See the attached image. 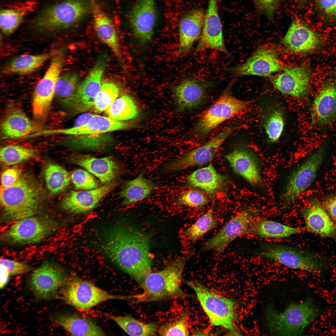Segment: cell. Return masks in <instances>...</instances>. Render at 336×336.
Returning a JSON list of instances; mask_svg holds the SVG:
<instances>
[{
    "label": "cell",
    "instance_id": "obj_37",
    "mask_svg": "<svg viewBox=\"0 0 336 336\" xmlns=\"http://www.w3.org/2000/svg\"><path fill=\"white\" fill-rule=\"evenodd\" d=\"M107 315L130 335L149 336L157 335L158 329L157 324L154 322L143 323L128 315Z\"/></svg>",
    "mask_w": 336,
    "mask_h": 336
},
{
    "label": "cell",
    "instance_id": "obj_3",
    "mask_svg": "<svg viewBox=\"0 0 336 336\" xmlns=\"http://www.w3.org/2000/svg\"><path fill=\"white\" fill-rule=\"evenodd\" d=\"M42 202V191L37 183L30 177H20L13 185L1 189L2 219L11 222L35 215Z\"/></svg>",
    "mask_w": 336,
    "mask_h": 336
},
{
    "label": "cell",
    "instance_id": "obj_13",
    "mask_svg": "<svg viewBox=\"0 0 336 336\" xmlns=\"http://www.w3.org/2000/svg\"><path fill=\"white\" fill-rule=\"evenodd\" d=\"M256 217L251 209H242L230 218L202 245L200 251H212L219 256L237 238L249 235L252 222Z\"/></svg>",
    "mask_w": 336,
    "mask_h": 336
},
{
    "label": "cell",
    "instance_id": "obj_14",
    "mask_svg": "<svg viewBox=\"0 0 336 336\" xmlns=\"http://www.w3.org/2000/svg\"><path fill=\"white\" fill-rule=\"evenodd\" d=\"M61 297L66 303L82 310L107 300L125 299V296L110 293L90 282L78 278L67 283L61 291Z\"/></svg>",
    "mask_w": 336,
    "mask_h": 336
},
{
    "label": "cell",
    "instance_id": "obj_6",
    "mask_svg": "<svg viewBox=\"0 0 336 336\" xmlns=\"http://www.w3.org/2000/svg\"><path fill=\"white\" fill-rule=\"evenodd\" d=\"M187 283L195 292L212 325L226 329L233 335H241L235 324L237 310L233 300L217 293L199 282L191 281Z\"/></svg>",
    "mask_w": 336,
    "mask_h": 336
},
{
    "label": "cell",
    "instance_id": "obj_12",
    "mask_svg": "<svg viewBox=\"0 0 336 336\" xmlns=\"http://www.w3.org/2000/svg\"><path fill=\"white\" fill-rule=\"evenodd\" d=\"M236 124L222 130L208 141L165 163L161 170L165 173H173L210 162L226 139L234 132Z\"/></svg>",
    "mask_w": 336,
    "mask_h": 336
},
{
    "label": "cell",
    "instance_id": "obj_16",
    "mask_svg": "<svg viewBox=\"0 0 336 336\" xmlns=\"http://www.w3.org/2000/svg\"><path fill=\"white\" fill-rule=\"evenodd\" d=\"M224 156L236 173L253 186L261 188L264 187L259 160L249 148L242 145L237 146Z\"/></svg>",
    "mask_w": 336,
    "mask_h": 336
},
{
    "label": "cell",
    "instance_id": "obj_17",
    "mask_svg": "<svg viewBox=\"0 0 336 336\" xmlns=\"http://www.w3.org/2000/svg\"><path fill=\"white\" fill-rule=\"evenodd\" d=\"M310 72L308 67H287L271 78L277 90L284 94L301 99L307 95L309 87Z\"/></svg>",
    "mask_w": 336,
    "mask_h": 336
},
{
    "label": "cell",
    "instance_id": "obj_30",
    "mask_svg": "<svg viewBox=\"0 0 336 336\" xmlns=\"http://www.w3.org/2000/svg\"><path fill=\"white\" fill-rule=\"evenodd\" d=\"M55 322L70 334L75 336H104L105 333L94 321L77 313L57 314Z\"/></svg>",
    "mask_w": 336,
    "mask_h": 336
},
{
    "label": "cell",
    "instance_id": "obj_21",
    "mask_svg": "<svg viewBox=\"0 0 336 336\" xmlns=\"http://www.w3.org/2000/svg\"><path fill=\"white\" fill-rule=\"evenodd\" d=\"M155 0H136L129 21L135 36L142 44L148 43L153 33L156 11Z\"/></svg>",
    "mask_w": 336,
    "mask_h": 336
},
{
    "label": "cell",
    "instance_id": "obj_50",
    "mask_svg": "<svg viewBox=\"0 0 336 336\" xmlns=\"http://www.w3.org/2000/svg\"><path fill=\"white\" fill-rule=\"evenodd\" d=\"M20 175V171L17 168H12L5 170L1 176L2 188H7L13 185L19 179Z\"/></svg>",
    "mask_w": 336,
    "mask_h": 336
},
{
    "label": "cell",
    "instance_id": "obj_55",
    "mask_svg": "<svg viewBox=\"0 0 336 336\" xmlns=\"http://www.w3.org/2000/svg\"><path fill=\"white\" fill-rule=\"evenodd\" d=\"M1 268L0 287L2 289L7 283L10 276L3 268L1 267Z\"/></svg>",
    "mask_w": 336,
    "mask_h": 336
},
{
    "label": "cell",
    "instance_id": "obj_11",
    "mask_svg": "<svg viewBox=\"0 0 336 336\" xmlns=\"http://www.w3.org/2000/svg\"><path fill=\"white\" fill-rule=\"evenodd\" d=\"M60 224L45 216H34L17 221L2 235L4 243L23 245L39 242L56 231Z\"/></svg>",
    "mask_w": 336,
    "mask_h": 336
},
{
    "label": "cell",
    "instance_id": "obj_9",
    "mask_svg": "<svg viewBox=\"0 0 336 336\" xmlns=\"http://www.w3.org/2000/svg\"><path fill=\"white\" fill-rule=\"evenodd\" d=\"M328 146L326 140L292 171L281 197L284 203H294L313 183L325 159Z\"/></svg>",
    "mask_w": 336,
    "mask_h": 336
},
{
    "label": "cell",
    "instance_id": "obj_7",
    "mask_svg": "<svg viewBox=\"0 0 336 336\" xmlns=\"http://www.w3.org/2000/svg\"><path fill=\"white\" fill-rule=\"evenodd\" d=\"M258 254L267 259L290 268L319 274L326 266V260L319 255L296 247L277 243L260 245Z\"/></svg>",
    "mask_w": 336,
    "mask_h": 336
},
{
    "label": "cell",
    "instance_id": "obj_10",
    "mask_svg": "<svg viewBox=\"0 0 336 336\" xmlns=\"http://www.w3.org/2000/svg\"><path fill=\"white\" fill-rule=\"evenodd\" d=\"M65 61L62 50H57L51 57L49 66L36 85L33 93L32 110L34 120L43 124L47 120L55 97L56 82L60 75Z\"/></svg>",
    "mask_w": 336,
    "mask_h": 336
},
{
    "label": "cell",
    "instance_id": "obj_42",
    "mask_svg": "<svg viewBox=\"0 0 336 336\" xmlns=\"http://www.w3.org/2000/svg\"><path fill=\"white\" fill-rule=\"evenodd\" d=\"M45 180L50 193L55 194L64 190L69 184V178L67 171L58 165L50 164L44 171Z\"/></svg>",
    "mask_w": 336,
    "mask_h": 336
},
{
    "label": "cell",
    "instance_id": "obj_20",
    "mask_svg": "<svg viewBox=\"0 0 336 336\" xmlns=\"http://www.w3.org/2000/svg\"><path fill=\"white\" fill-rule=\"evenodd\" d=\"M282 68L276 53L271 49H263L256 51L244 63L227 70L236 77L250 75L267 76Z\"/></svg>",
    "mask_w": 336,
    "mask_h": 336
},
{
    "label": "cell",
    "instance_id": "obj_34",
    "mask_svg": "<svg viewBox=\"0 0 336 336\" xmlns=\"http://www.w3.org/2000/svg\"><path fill=\"white\" fill-rule=\"evenodd\" d=\"M159 187L142 172L137 178L125 183L119 193V197L123 199L124 205H131L146 198Z\"/></svg>",
    "mask_w": 336,
    "mask_h": 336
},
{
    "label": "cell",
    "instance_id": "obj_54",
    "mask_svg": "<svg viewBox=\"0 0 336 336\" xmlns=\"http://www.w3.org/2000/svg\"><path fill=\"white\" fill-rule=\"evenodd\" d=\"M94 114L90 113H85L80 115L75 121L73 127H78L85 124Z\"/></svg>",
    "mask_w": 336,
    "mask_h": 336
},
{
    "label": "cell",
    "instance_id": "obj_15",
    "mask_svg": "<svg viewBox=\"0 0 336 336\" xmlns=\"http://www.w3.org/2000/svg\"><path fill=\"white\" fill-rule=\"evenodd\" d=\"M65 280L62 269L56 264L46 261L33 272L29 285L37 298L48 299L56 295Z\"/></svg>",
    "mask_w": 336,
    "mask_h": 336
},
{
    "label": "cell",
    "instance_id": "obj_51",
    "mask_svg": "<svg viewBox=\"0 0 336 336\" xmlns=\"http://www.w3.org/2000/svg\"><path fill=\"white\" fill-rule=\"evenodd\" d=\"M320 8L328 16L336 17V0H317Z\"/></svg>",
    "mask_w": 336,
    "mask_h": 336
},
{
    "label": "cell",
    "instance_id": "obj_52",
    "mask_svg": "<svg viewBox=\"0 0 336 336\" xmlns=\"http://www.w3.org/2000/svg\"><path fill=\"white\" fill-rule=\"evenodd\" d=\"M323 203L324 208L331 218L336 221V194L325 197Z\"/></svg>",
    "mask_w": 336,
    "mask_h": 336
},
{
    "label": "cell",
    "instance_id": "obj_27",
    "mask_svg": "<svg viewBox=\"0 0 336 336\" xmlns=\"http://www.w3.org/2000/svg\"><path fill=\"white\" fill-rule=\"evenodd\" d=\"M205 15L202 9L195 8L187 12L180 19L179 25V55L189 50L194 43L199 39Z\"/></svg>",
    "mask_w": 336,
    "mask_h": 336
},
{
    "label": "cell",
    "instance_id": "obj_29",
    "mask_svg": "<svg viewBox=\"0 0 336 336\" xmlns=\"http://www.w3.org/2000/svg\"><path fill=\"white\" fill-rule=\"evenodd\" d=\"M90 1L94 27L98 37L110 49L117 58L121 59L118 35L113 22L95 0Z\"/></svg>",
    "mask_w": 336,
    "mask_h": 336
},
{
    "label": "cell",
    "instance_id": "obj_4",
    "mask_svg": "<svg viewBox=\"0 0 336 336\" xmlns=\"http://www.w3.org/2000/svg\"><path fill=\"white\" fill-rule=\"evenodd\" d=\"M320 314L311 299L289 305L281 312L276 311L271 304L267 306V327L272 335L299 336Z\"/></svg>",
    "mask_w": 336,
    "mask_h": 336
},
{
    "label": "cell",
    "instance_id": "obj_1",
    "mask_svg": "<svg viewBox=\"0 0 336 336\" xmlns=\"http://www.w3.org/2000/svg\"><path fill=\"white\" fill-rule=\"evenodd\" d=\"M100 246L114 264L139 283L152 272L149 237L133 226L114 225L102 235Z\"/></svg>",
    "mask_w": 336,
    "mask_h": 336
},
{
    "label": "cell",
    "instance_id": "obj_8",
    "mask_svg": "<svg viewBox=\"0 0 336 336\" xmlns=\"http://www.w3.org/2000/svg\"><path fill=\"white\" fill-rule=\"evenodd\" d=\"M91 9L90 0H64L43 9L35 18L34 25L42 31L61 30L79 22Z\"/></svg>",
    "mask_w": 336,
    "mask_h": 336
},
{
    "label": "cell",
    "instance_id": "obj_33",
    "mask_svg": "<svg viewBox=\"0 0 336 336\" xmlns=\"http://www.w3.org/2000/svg\"><path fill=\"white\" fill-rule=\"evenodd\" d=\"M304 229V228L292 227L256 217L251 224L249 235L263 238H283L300 233Z\"/></svg>",
    "mask_w": 336,
    "mask_h": 336
},
{
    "label": "cell",
    "instance_id": "obj_23",
    "mask_svg": "<svg viewBox=\"0 0 336 336\" xmlns=\"http://www.w3.org/2000/svg\"><path fill=\"white\" fill-rule=\"evenodd\" d=\"M41 125L30 119L19 106L10 104L7 108L1 124L3 139L26 136L41 129Z\"/></svg>",
    "mask_w": 336,
    "mask_h": 336
},
{
    "label": "cell",
    "instance_id": "obj_22",
    "mask_svg": "<svg viewBox=\"0 0 336 336\" xmlns=\"http://www.w3.org/2000/svg\"><path fill=\"white\" fill-rule=\"evenodd\" d=\"M212 85L209 82L196 78H189L180 83L173 90L177 110L181 112L200 106L206 98Z\"/></svg>",
    "mask_w": 336,
    "mask_h": 336
},
{
    "label": "cell",
    "instance_id": "obj_31",
    "mask_svg": "<svg viewBox=\"0 0 336 336\" xmlns=\"http://www.w3.org/2000/svg\"><path fill=\"white\" fill-rule=\"evenodd\" d=\"M226 176L219 174L212 163L198 169L185 177L186 184L198 188L210 196H213L226 183Z\"/></svg>",
    "mask_w": 336,
    "mask_h": 336
},
{
    "label": "cell",
    "instance_id": "obj_25",
    "mask_svg": "<svg viewBox=\"0 0 336 336\" xmlns=\"http://www.w3.org/2000/svg\"><path fill=\"white\" fill-rule=\"evenodd\" d=\"M117 182L111 181L97 188L85 191H72L62 200L61 206L71 213H83L95 208L100 199L117 185Z\"/></svg>",
    "mask_w": 336,
    "mask_h": 336
},
{
    "label": "cell",
    "instance_id": "obj_5",
    "mask_svg": "<svg viewBox=\"0 0 336 336\" xmlns=\"http://www.w3.org/2000/svg\"><path fill=\"white\" fill-rule=\"evenodd\" d=\"M234 80L231 81L217 100L200 116L189 133L198 138H204L225 121L248 108L250 100L239 99L232 90Z\"/></svg>",
    "mask_w": 336,
    "mask_h": 336
},
{
    "label": "cell",
    "instance_id": "obj_36",
    "mask_svg": "<svg viewBox=\"0 0 336 336\" xmlns=\"http://www.w3.org/2000/svg\"><path fill=\"white\" fill-rule=\"evenodd\" d=\"M77 74L67 72L60 75L56 83L55 97L60 104L71 110L79 86Z\"/></svg>",
    "mask_w": 336,
    "mask_h": 336
},
{
    "label": "cell",
    "instance_id": "obj_48",
    "mask_svg": "<svg viewBox=\"0 0 336 336\" xmlns=\"http://www.w3.org/2000/svg\"><path fill=\"white\" fill-rule=\"evenodd\" d=\"M71 179L77 188L90 190L98 188V184L89 172L82 169L74 170L71 175Z\"/></svg>",
    "mask_w": 336,
    "mask_h": 336
},
{
    "label": "cell",
    "instance_id": "obj_18",
    "mask_svg": "<svg viewBox=\"0 0 336 336\" xmlns=\"http://www.w3.org/2000/svg\"><path fill=\"white\" fill-rule=\"evenodd\" d=\"M208 2L202 32L194 53L210 49L217 50L228 55L223 40L217 0H208Z\"/></svg>",
    "mask_w": 336,
    "mask_h": 336
},
{
    "label": "cell",
    "instance_id": "obj_40",
    "mask_svg": "<svg viewBox=\"0 0 336 336\" xmlns=\"http://www.w3.org/2000/svg\"><path fill=\"white\" fill-rule=\"evenodd\" d=\"M106 114L112 119L123 121L137 117L139 110L133 98L124 95L116 99L106 111Z\"/></svg>",
    "mask_w": 336,
    "mask_h": 336
},
{
    "label": "cell",
    "instance_id": "obj_28",
    "mask_svg": "<svg viewBox=\"0 0 336 336\" xmlns=\"http://www.w3.org/2000/svg\"><path fill=\"white\" fill-rule=\"evenodd\" d=\"M134 124L116 120L109 117L94 114L84 124L78 127L47 131L50 133L71 135L103 134L106 133L132 127Z\"/></svg>",
    "mask_w": 336,
    "mask_h": 336
},
{
    "label": "cell",
    "instance_id": "obj_32",
    "mask_svg": "<svg viewBox=\"0 0 336 336\" xmlns=\"http://www.w3.org/2000/svg\"><path fill=\"white\" fill-rule=\"evenodd\" d=\"M73 162L86 169L105 184L112 181L119 170L118 165L111 156L98 158L79 156L73 159Z\"/></svg>",
    "mask_w": 336,
    "mask_h": 336
},
{
    "label": "cell",
    "instance_id": "obj_46",
    "mask_svg": "<svg viewBox=\"0 0 336 336\" xmlns=\"http://www.w3.org/2000/svg\"><path fill=\"white\" fill-rule=\"evenodd\" d=\"M187 315L186 313L162 325L158 329L161 336H187L189 331L187 326Z\"/></svg>",
    "mask_w": 336,
    "mask_h": 336
},
{
    "label": "cell",
    "instance_id": "obj_24",
    "mask_svg": "<svg viewBox=\"0 0 336 336\" xmlns=\"http://www.w3.org/2000/svg\"><path fill=\"white\" fill-rule=\"evenodd\" d=\"M323 42L321 35L298 19L291 23L282 43L295 53H303L316 49Z\"/></svg>",
    "mask_w": 336,
    "mask_h": 336
},
{
    "label": "cell",
    "instance_id": "obj_35",
    "mask_svg": "<svg viewBox=\"0 0 336 336\" xmlns=\"http://www.w3.org/2000/svg\"><path fill=\"white\" fill-rule=\"evenodd\" d=\"M56 51L38 54L17 56L4 66L2 73L6 75H25L31 73L42 66L52 57Z\"/></svg>",
    "mask_w": 336,
    "mask_h": 336
},
{
    "label": "cell",
    "instance_id": "obj_41",
    "mask_svg": "<svg viewBox=\"0 0 336 336\" xmlns=\"http://www.w3.org/2000/svg\"><path fill=\"white\" fill-rule=\"evenodd\" d=\"M214 206L212 204L208 209L185 231L187 237L195 241L216 227L220 223L219 219L214 215Z\"/></svg>",
    "mask_w": 336,
    "mask_h": 336
},
{
    "label": "cell",
    "instance_id": "obj_38",
    "mask_svg": "<svg viewBox=\"0 0 336 336\" xmlns=\"http://www.w3.org/2000/svg\"><path fill=\"white\" fill-rule=\"evenodd\" d=\"M264 112L263 124L268 141L272 143L278 142L284 125L283 112L276 105L268 107Z\"/></svg>",
    "mask_w": 336,
    "mask_h": 336
},
{
    "label": "cell",
    "instance_id": "obj_19",
    "mask_svg": "<svg viewBox=\"0 0 336 336\" xmlns=\"http://www.w3.org/2000/svg\"><path fill=\"white\" fill-rule=\"evenodd\" d=\"M336 121V81H329L322 86L312 105L310 128Z\"/></svg>",
    "mask_w": 336,
    "mask_h": 336
},
{
    "label": "cell",
    "instance_id": "obj_2",
    "mask_svg": "<svg viewBox=\"0 0 336 336\" xmlns=\"http://www.w3.org/2000/svg\"><path fill=\"white\" fill-rule=\"evenodd\" d=\"M191 252L174 260L162 270L151 272L139 283V294L128 296V300L134 304L192 297L181 288L186 263Z\"/></svg>",
    "mask_w": 336,
    "mask_h": 336
},
{
    "label": "cell",
    "instance_id": "obj_53",
    "mask_svg": "<svg viewBox=\"0 0 336 336\" xmlns=\"http://www.w3.org/2000/svg\"><path fill=\"white\" fill-rule=\"evenodd\" d=\"M278 0H260L257 4L270 18L273 17L278 5Z\"/></svg>",
    "mask_w": 336,
    "mask_h": 336
},
{
    "label": "cell",
    "instance_id": "obj_49",
    "mask_svg": "<svg viewBox=\"0 0 336 336\" xmlns=\"http://www.w3.org/2000/svg\"><path fill=\"white\" fill-rule=\"evenodd\" d=\"M0 264L9 276L23 274L32 269L26 264L6 258L1 259Z\"/></svg>",
    "mask_w": 336,
    "mask_h": 336
},
{
    "label": "cell",
    "instance_id": "obj_44",
    "mask_svg": "<svg viewBox=\"0 0 336 336\" xmlns=\"http://www.w3.org/2000/svg\"><path fill=\"white\" fill-rule=\"evenodd\" d=\"M118 87L111 83L103 84L97 93L93 105L95 111H106L116 99L119 93Z\"/></svg>",
    "mask_w": 336,
    "mask_h": 336
},
{
    "label": "cell",
    "instance_id": "obj_47",
    "mask_svg": "<svg viewBox=\"0 0 336 336\" xmlns=\"http://www.w3.org/2000/svg\"><path fill=\"white\" fill-rule=\"evenodd\" d=\"M175 200L179 205L197 208H202L208 201L207 196L204 192L194 189L182 192L175 198Z\"/></svg>",
    "mask_w": 336,
    "mask_h": 336
},
{
    "label": "cell",
    "instance_id": "obj_45",
    "mask_svg": "<svg viewBox=\"0 0 336 336\" xmlns=\"http://www.w3.org/2000/svg\"><path fill=\"white\" fill-rule=\"evenodd\" d=\"M25 12L16 9H3L0 12L1 30L5 35L12 34L21 23Z\"/></svg>",
    "mask_w": 336,
    "mask_h": 336
},
{
    "label": "cell",
    "instance_id": "obj_26",
    "mask_svg": "<svg viewBox=\"0 0 336 336\" xmlns=\"http://www.w3.org/2000/svg\"><path fill=\"white\" fill-rule=\"evenodd\" d=\"M305 229L323 237L336 239V225L324 207L311 199L302 211Z\"/></svg>",
    "mask_w": 336,
    "mask_h": 336
},
{
    "label": "cell",
    "instance_id": "obj_39",
    "mask_svg": "<svg viewBox=\"0 0 336 336\" xmlns=\"http://www.w3.org/2000/svg\"><path fill=\"white\" fill-rule=\"evenodd\" d=\"M60 144L74 150H95L102 149L111 141L110 137L103 134L71 135Z\"/></svg>",
    "mask_w": 336,
    "mask_h": 336
},
{
    "label": "cell",
    "instance_id": "obj_43",
    "mask_svg": "<svg viewBox=\"0 0 336 336\" xmlns=\"http://www.w3.org/2000/svg\"><path fill=\"white\" fill-rule=\"evenodd\" d=\"M35 154L32 148L19 145H8L1 148L0 159L4 164L12 165L29 159Z\"/></svg>",
    "mask_w": 336,
    "mask_h": 336
}]
</instances>
